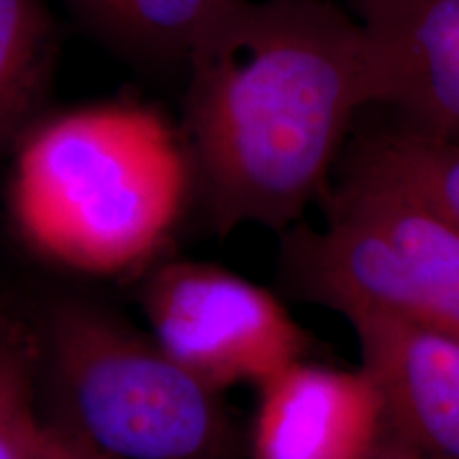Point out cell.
<instances>
[{"label":"cell","instance_id":"obj_7","mask_svg":"<svg viewBox=\"0 0 459 459\" xmlns=\"http://www.w3.org/2000/svg\"><path fill=\"white\" fill-rule=\"evenodd\" d=\"M372 105L459 143V0H361Z\"/></svg>","mask_w":459,"mask_h":459},{"label":"cell","instance_id":"obj_14","mask_svg":"<svg viewBox=\"0 0 459 459\" xmlns=\"http://www.w3.org/2000/svg\"><path fill=\"white\" fill-rule=\"evenodd\" d=\"M370 459H438V457L417 449L415 445L406 443L404 438H400L398 434H394L392 429L387 428L385 436H383V440L378 443Z\"/></svg>","mask_w":459,"mask_h":459},{"label":"cell","instance_id":"obj_4","mask_svg":"<svg viewBox=\"0 0 459 459\" xmlns=\"http://www.w3.org/2000/svg\"><path fill=\"white\" fill-rule=\"evenodd\" d=\"M49 375L66 426L111 459H249L247 428L122 315L79 296L51 302Z\"/></svg>","mask_w":459,"mask_h":459},{"label":"cell","instance_id":"obj_8","mask_svg":"<svg viewBox=\"0 0 459 459\" xmlns=\"http://www.w3.org/2000/svg\"><path fill=\"white\" fill-rule=\"evenodd\" d=\"M387 428L438 459H459V338L378 313L347 315Z\"/></svg>","mask_w":459,"mask_h":459},{"label":"cell","instance_id":"obj_11","mask_svg":"<svg viewBox=\"0 0 459 459\" xmlns=\"http://www.w3.org/2000/svg\"><path fill=\"white\" fill-rule=\"evenodd\" d=\"M353 136L459 230V143L423 134L404 122Z\"/></svg>","mask_w":459,"mask_h":459},{"label":"cell","instance_id":"obj_1","mask_svg":"<svg viewBox=\"0 0 459 459\" xmlns=\"http://www.w3.org/2000/svg\"><path fill=\"white\" fill-rule=\"evenodd\" d=\"M370 105L364 26L336 0H223L189 56L179 124L206 230L304 221Z\"/></svg>","mask_w":459,"mask_h":459},{"label":"cell","instance_id":"obj_13","mask_svg":"<svg viewBox=\"0 0 459 459\" xmlns=\"http://www.w3.org/2000/svg\"><path fill=\"white\" fill-rule=\"evenodd\" d=\"M43 459H111L65 421H54V438Z\"/></svg>","mask_w":459,"mask_h":459},{"label":"cell","instance_id":"obj_15","mask_svg":"<svg viewBox=\"0 0 459 459\" xmlns=\"http://www.w3.org/2000/svg\"><path fill=\"white\" fill-rule=\"evenodd\" d=\"M358 3H361V0H355V4H358Z\"/></svg>","mask_w":459,"mask_h":459},{"label":"cell","instance_id":"obj_12","mask_svg":"<svg viewBox=\"0 0 459 459\" xmlns=\"http://www.w3.org/2000/svg\"><path fill=\"white\" fill-rule=\"evenodd\" d=\"M41 347L17 325L0 328V459H43L54 421L39 409Z\"/></svg>","mask_w":459,"mask_h":459},{"label":"cell","instance_id":"obj_3","mask_svg":"<svg viewBox=\"0 0 459 459\" xmlns=\"http://www.w3.org/2000/svg\"><path fill=\"white\" fill-rule=\"evenodd\" d=\"M324 223L281 234L287 294L342 317L378 313L459 338V230L349 136Z\"/></svg>","mask_w":459,"mask_h":459},{"label":"cell","instance_id":"obj_6","mask_svg":"<svg viewBox=\"0 0 459 459\" xmlns=\"http://www.w3.org/2000/svg\"><path fill=\"white\" fill-rule=\"evenodd\" d=\"M255 389L249 459H370L387 432L383 395L361 366L300 359Z\"/></svg>","mask_w":459,"mask_h":459},{"label":"cell","instance_id":"obj_5","mask_svg":"<svg viewBox=\"0 0 459 459\" xmlns=\"http://www.w3.org/2000/svg\"><path fill=\"white\" fill-rule=\"evenodd\" d=\"M139 300L149 334L206 387H260L307 359L311 338L266 287L211 262L160 260Z\"/></svg>","mask_w":459,"mask_h":459},{"label":"cell","instance_id":"obj_10","mask_svg":"<svg viewBox=\"0 0 459 459\" xmlns=\"http://www.w3.org/2000/svg\"><path fill=\"white\" fill-rule=\"evenodd\" d=\"M60 28L43 0H0V158L49 113Z\"/></svg>","mask_w":459,"mask_h":459},{"label":"cell","instance_id":"obj_9","mask_svg":"<svg viewBox=\"0 0 459 459\" xmlns=\"http://www.w3.org/2000/svg\"><path fill=\"white\" fill-rule=\"evenodd\" d=\"M108 51L145 73H183L223 0H62Z\"/></svg>","mask_w":459,"mask_h":459},{"label":"cell","instance_id":"obj_2","mask_svg":"<svg viewBox=\"0 0 459 459\" xmlns=\"http://www.w3.org/2000/svg\"><path fill=\"white\" fill-rule=\"evenodd\" d=\"M189 204L179 126L145 102L49 111L11 156V226L34 255L68 273L152 268Z\"/></svg>","mask_w":459,"mask_h":459}]
</instances>
